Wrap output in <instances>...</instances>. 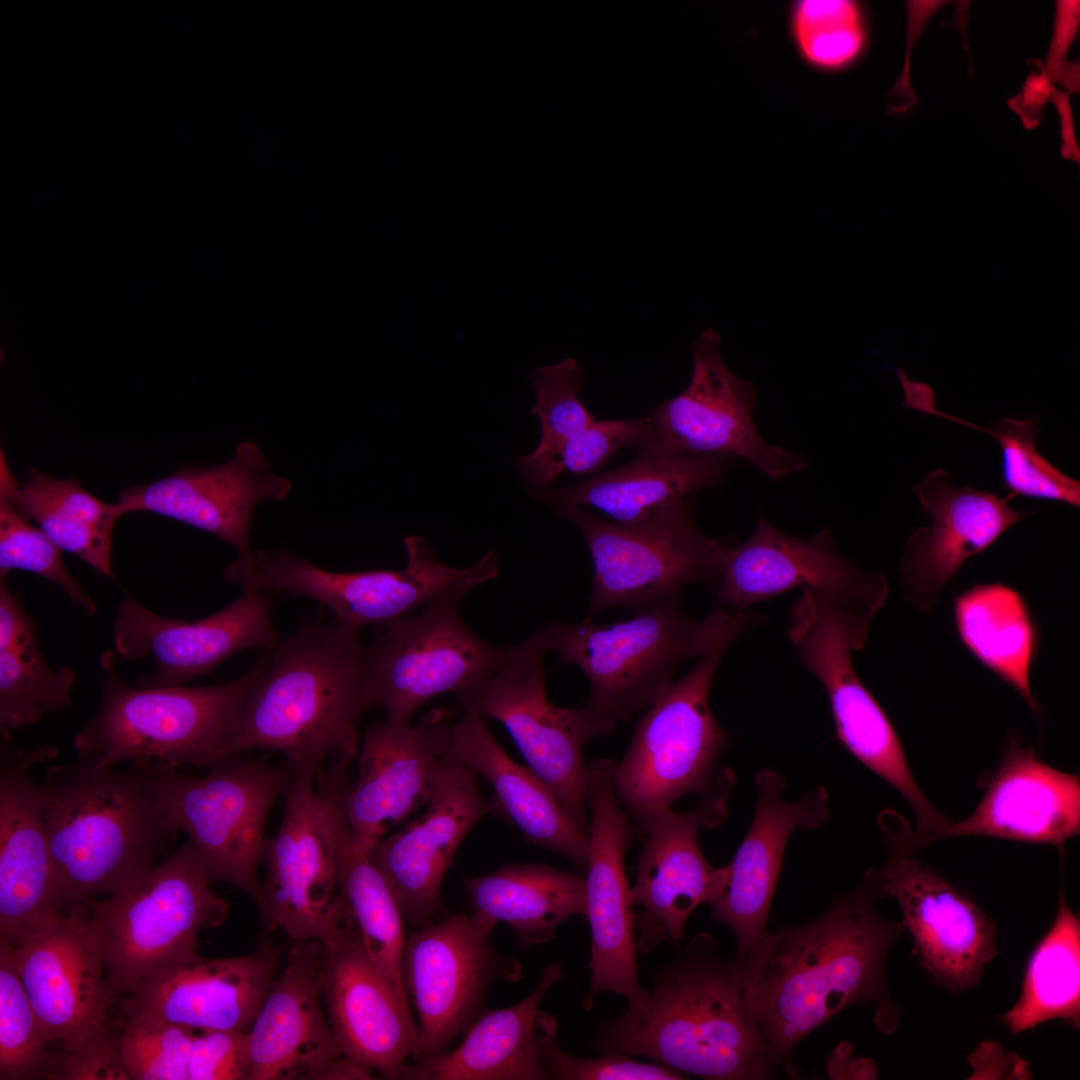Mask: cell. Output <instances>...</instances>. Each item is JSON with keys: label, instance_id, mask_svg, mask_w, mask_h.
I'll use <instances>...</instances> for the list:
<instances>
[{"label": "cell", "instance_id": "cell-1", "mask_svg": "<svg viewBox=\"0 0 1080 1080\" xmlns=\"http://www.w3.org/2000/svg\"><path fill=\"white\" fill-rule=\"evenodd\" d=\"M876 869L838 895L815 920L767 935L742 960L744 998L776 1068L811 1031L855 1004L876 1006L879 1031L893 1034L900 1008L888 992L884 966L906 932L876 908Z\"/></svg>", "mask_w": 1080, "mask_h": 1080}, {"label": "cell", "instance_id": "cell-2", "mask_svg": "<svg viewBox=\"0 0 1080 1080\" xmlns=\"http://www.w3.org/2000/svg\"><path fill=\"white\" fill-rule=\"evenodd\" d=\"M361 628L314 615L261 655L221 760L251 749L283 754L316 781L330 762L355 760L357 725L370 710Z\"/></svg>", "mask_w": 1080, "mask_h": 1080}, {"label": "cell", "instance_id": "cell-3", "mask_svg": "<svg viewBox=\"0 0 1080 1080\" xmlns=\"http://www.w3.org/2000/svg\"><path fill=\"white\" fill-rule=\"evenodd\" d=\"M642 1013L605 1023L589 1045L603 1053L643 1056L684 1075L760 1080L774 1074L744 998L742 960L720 956L707 933L695 935L655 974Z\"/></svg>", "mask_w": 1080, "mask_h": 1080}, {"label": "cell", "instance_id": "cell-4", "mask_svg": "<svg viewBox=\"0 0 1080 1080\" xmlns=\"http://www.w3.org/2000/svg\"><path fill=\"white\" fill-rule=\"evenodd\" d=\"M151 762L119 770L79 757L47 770L41 790L59 913L121 890L175 839L158 810Z\"/></svg>", "mask_w": 1080, "mask_h": 1080}, {"label": "cell", "instance_id": "cell-5", "mask_svg": "<svg viewBox=\"0 0 1080 1080\" xmlns=\"http://www.w3.org/2000/svg\"><path fill=\"white\" fill-rule=\"evenodd\" d=\"M761 620L752 610L724 607L695 618L686 613L680 596H674L614 623L585 618L544 626L558 663L573 664L586 676V706L615 728L653 702L683 662L725 640L736 642Z\"/></svg>", "mask_w": 1080, "mask_h": 1080}, {"label": "cell", "instance_id": "cell-6", "mask_svg": "<svg viewBox=\"0 0 1080 1080\" xmlns=\"http://www.w3.org/2000/svg\"><path fill=\"white\" fill-rule=\"evenodd\" d=\"M118 655L100 657V701L73 738L79 757L100 767L152 760L179 767L221 760L242 700L261 657L240 677L207 686L131 687L117 672Z\"/></svg>", "mask_w": 1080, "mask_h": 1080}, {"label": "cell", "instance_id": "cell-7", "mask_svg": "<svg viewBox=\"0 0 1080 1080\" xmlns=\"http://www.w3.org/2000/svg\"><path fill=\"white\" fill-rule=\"evenodd\" d=\"M351 762L331 761L317 781L293 773L283 793L281 823L264 842L265 875L258 908L266 929L281 930L289 941L314 940L327 947L355 924L338 871Z\"/></svg>", "mask_w": 1080, "mask_h": 1080}, {"label": "cell", "instance_id": "cell-8", "mask_svg": "<svg viewBox=\"0 0 1080 1080\" xmlns=\"http://www.w3.org/2000/svg\"><path fill=\"white\" fill-rule=\"evenodd\" d=\"M190 841L88 912L97 934L112 1002L157 971L191 961L199 933L220 926L230 903Z\"/></svg>", "mask_w": 1080, "mask_h": 1080}, {"label": "cell", "instance_id": "cell-9", "mask_svg": "<svg viewBox=\"0 0 1080 1080\" xmlns=\"http://www.w3.org/2000/svg\"><path fill=\"white\" fill-rule=\"evenodd\" d=\"M17 971L62 1053L56 1079H122L126 1066L108 1016L101 946L88 910L58 913L17 945Z\"/></svg>", "mask_w": 1080, "mask_h": 1080}, {"label": "cell", "instance_id": "cell-10", "mask_svg": "<svg viewBox=\"0 0 1080 1080\" xmlns=\"http://www.w3.org/2000/svg\"><path fill=\"white\" fill-rule=\"evenodd\" d=\"M735 643L720 642L648 706L629 747L615 764L613 783L626 810L645 830L681 797L730 791L733 777L718 759L726 734L709 707L716 670Z\"/></svg>", "mask_w": 1080, "mask_h": 1080}, {"label": "cell", "instance_id": "cell-11", "mask_svg": "<svg viewBox=\"0 0 1080 1080\" xmlns=\"http://www.w3.org/2000/svg\"><path fill=\"white\" fill-rule=\"evenodd\" d=\"M210 767L208 774L195 776L152 761L159 813L172 835L188 836L213 881L235 886L259 907L266 825L293 771L288 763L267 758H227Z\"/></svg>", "mask_w": 1080, "mask_h": 1080}, {"label": "cell", "instance_id": "cell-12", "mask_svg": "<svg viewBox=\"0 0 1080 1080\" xmlns=\"http://www.w3.org/2000/svg\"><path fill=\"white\" fill-rule=\"evenodd\" d=\"M692 506L693 496L629 526L580 506L556 508L578 529L591 557L587 618L614 607L638 613L698 581L712 589L731 544L702 533Z\"/></svg>", "mask_w": 1080, "mask_h": 1080}, {"label": "cell", "instance_id": "cell-13", "mask_svg": "<svg viewBox=\"0 0 1080 1080\" xmlns=\"http://www.w3.org/2000/svg\"><path fill=\"white\" fill-rule=\"evenodd\" d=\"M545 626L519 644L489 677L456 695L460 710L501 723L525 762L589 834L587 773L583 747L615 729L587 706L563 708L548 701L543 658Z\"/></svg>", "mask_w": 1080, "mask_h": 1080}, {"label": "cell", "instance_id": "cell-14", "mask_svg": "<svg viewBox=\"0 0 1080 1080\" xmlns=\"http://www.w3.org/2000/svg\"><path fill=\"white\" fill-rule=\"evenodd\" d=\"M867 633L848 613L808 590L790 610L789 640L827 692L838 739L903 796L915 814L917 834H930L949 820L920 789L890 720L853 667L851 651L865 645Z\"/></svg>", "mask_w": 1080, "mask_h": 1080}, {"label": "cell", "instance_id": "cell-15", "mask_svg": "<svg viewBox=\"0 0 1080 1080\" xmlns=\"http://www.w3.org/2000/svg\"><path fill=\"white\" fill-rule=\"evenodd\" d=\"M464 597L448 596L414 616L384 624L366 646L364 679L370 709L385 721L410 724L413 713L433 698L459 694L493 674L507 655L475 634L461 617Z\"/></svg>", "mask_w": 1080, "mask_h": 1080}, {"label": "cell", "instance_id": "cell-16", "mask_svg": "<svg viewBox=\"0 0 1080 1080\" xmlns=\"http://www.w3.org/2000/svg\"><path fill=\"white\" fill-rule=\"evenodd\" d=\"M496 924L473 911L445 914L406 937L402 978L418 1016L413 1064L449 1050L481 1013L493 982L521 979L520 962L492 944Z\"/></svg>", "mask_w": 1080, "mask_h": 1080}, {"label": "cell", "instance_id": "cell-17", "mask_svg": "<svg viewBox=\"0 0 1080 1080\" xmlns=\"http://www.w3.org/2000/svg\"><path fill=\"white\" fill-rule=\"evenodd\" d=\"M614 765L609 759L588 764L591 823L585 890L591 982L580 1005L590 1011L598 994L614 992L625 998L629 1012L639 1014L650 991L638 977L635 913L624 864L631 828L614 788Z\"/></svg>", "mask_w": 1080, "mask_h": 1080}, {"label": "cell", "instance_id": "cell-18", "mask_svg": "<svg viewBox=\"0 0 1080 1080\" xmlns=\"http://www.w3.org/2000/svg\"><path fill=\"white\" fill-rule=\"evenodd\" d=\"M798 586L847 612L868 630L888 595L885 577L864 572L844 557L829 529L798 538L764 517L746 542L729 547L711 590L720 607L745 610Z\"/></svg>", "mask_w": 1080, "mask_h": 1080}, {"label": "cell", "instance_id": "cell-19", "mask_svg": "<svg viewBox=\"0 0 1080 1080\" xmlns=\"http://www.w3.org/2000/svg\"><path fill=\"white\" fill-rule=\"evenodd\" d=\"M721 337L706 328L692 343L687 388L648 415L654 438L696 455L742 458L772 480L806 468L802 455L768 444L754 420L755 386L735 376L720 354Z\"/></svg>", "mask_w": 1080, "mask_h": 1080}, {"label": "cell", "instance_id": "cell-20", "mask_svg": "<svg viewBox=\"0 0 1080 1080\" xmlns=\"http://www.w3.org/2000/svg\"><path fill=\"white\" fill-rule=\"evenodd\" d=\"M729 793L704 797L690 811L669 809L645 829L648 838L630 889L639 954L661 943L678 948L692 912L702 904L712 905L724 893L729 865L712 866L698 836L702 828L717 826L726 817Z\"/></svg>", "mask_w": 1080, "mask_h": 1080}, {"label": "cell", "instance_id": "cell-21", "mask_svg": "<svg viewBox=\"0 0 1080 1080\" xmlns=\"http://www.w3.org/2000/svg\"><path fill=\"white\" fill-rule=\"evenodd\" d=\"M456 711L434 708L414 726L383 720L365 727L358 777L343 800L355 849L368 854L393 826L427 804L444 766Z\"/></svg>", "mask_w": 1080, "mask_h": 1080}, {"label": "cell", "instance_id": "cell-22", "mask_svg": "<svg viewBox=\"0 0 1080 1080\" xmlns=\"http://www.w3.org/2000/svg\"><path fill=\"white\" fill-rule=\"evenodd\" d=\"M889 857L876 869L882 897L894 898L923 969L940 986L963 992L977 986L997 954L996 925L969 896L923 865L915 853L888 841Z\"/></svg>", "mask_w": 1080, "mask_h": 1080}, {"label": "cell", "instance_id": "cell-23", "mask_svg": "<svg viewBox=\"0 0 1080 1080\" xmlns=\"http://www.w3.org/2000/svg\"><path fill=\"white\" fill-rule=\"evenodd\" d=\"M272 595L244 590L195 621L168 618L136 600H123L114 620V651L124 659L153 661L154 671L142 675L137 686H183L242 650H267L280 639L271 619Z\"/></svg>", "mask_w": 1080, "mask_h": 1080}, {"label": "cell", "instance_id": "cell-24", "mask_svg": "<svg viewBox=\"0 0 1080 1080\" xmlns=\"http://www.w3.org/2000/svg\"><path fill=\"white\" fill-rule=\"evenodd\" d=\"M477 777L466 766L444 762L424 813L384 836L368 853L409 925L420 928L437 919L442 883L459 846L482 817H499L492 796L481 794Z\"/></svg>", "mask_w": 1080, "mask_h": 1080}, {"label": "cell", "instance_id": "cell-25", "mask_svg": "<svg viewBox=\"0 0 1080 1080\" xmlns=\"http://www.w3.org/2000/svg\"><path fill=\"white\" fill-rule=\"evenodd\" d=\"M322 999L344 1057L386 1079H401L417 1049L404 997L367 953L356 923L325 947Z\"/></svg>", "mask_w": 1080, "mask_h": 1080}, {"label": "cell", "instance_id": "cell-26", "mask_svg": "<svg viewBox=\"0 0 1080 1080\" xmlns=\"http://www.w3.org/2000/svg\"><path fill=\"white\" fill-rule=\"evenodd\" d=\"M282 948L268 943L234 957L191 961L149 976L123 1000L126 1020L156 1021L196 1031L248 1032L270 990Z\"/></svg>", "mask_w": 1080, "mask_h": 1080}, {"label": "cell", "instance_id": "cell-27", "mask_svg": "<svg viewBox=\"0 0 1080 1080\" xmlns=\"http://www.w3.org/2000/svg\"><path fill=\"white\" fill-rule=\"evenodd\" d=\"M292 488L275 475L254 442H240L228 461L211 467L184 466L146 485L122 490L116 506L124 514L156 513L206 531L249 559V530L257 504L283 500Z\"/></svg>", "mask_w": 1080, "mask_h": 1080}, {"label": "cell", "instance_id": "cell-28", "mask_svg": "<svg viewBox=\"0 0 1080 1080\" xmlns=\"http://www.w3.org/2000/svg\"><path fill=\"white\" fill-rule=\"evenodd\" d=\"M1080 831V779L1037 759L1031 749L1011 739L975 810L939 830L904 833L911 851L953 837L986 836L1050 845L1064 852Z\"/></svg>", "mask_w": 1080, "mask_h": 1080}, {"label": "cell", "instance_id": "cell-29", "mask_svg": "<svg viewBox=\"0 0 1080 1080\" xmlns=\"http://www.w3.org/2000/svg\"><path fill=\"white\" fill-rule=\"evenodd\" d=\"M941 468L913 487L931 524L913 531L899 561L905 600L930 612L963 563L990 547L1005 531L1030 515L1009 505V495L955 488Z\"/></svg>", "mask_w": 1080, "mask_h": 1080}, {"label": "cell", "instance_id": "cell-30", "mask_svg": "<svg viewBox=\"0 0 1080 1080\" xmlns=\"http://www.w3.org/2000/svg\"><path fill=\"white\" fill-rule=\"evenodd\" d=\"M324 957L321 942L290 941L285 967L248 1031V1080H321L342 1056L322 999Z\"/></svg>", "mask_w": 1080, "mask_h": 1080}, {"label": "cell", "instance_id": "cell-31", "mask_svg": "<svg viewBox=\"0 0 1080 1080\" xmlns=\"http://www.w3.org/2000/svg\"><path fill=\"white\" fill-rule=\"evenodd\" d=\"M785 779L763 769L755 776V814L749 830L729 865L726 889L712 906V917L728 926L737 940V955L759 943L768 933L766 922L779 879L784 850L796 828L823 826L829 818L823 787L798 801L782 798Z\"/></svg>", "mask_w": 1080, "mask_h": 1080}, {"label": "cell", "instance_id": "cell-32", "mask_svg": "<svg viewBox=\"0 0 1080 1080\" xmlns=\"http://www.w3.org/2000/svg\"><path fill=\"white\" fill-rule=\"evenodd\" d=\"M52 746L17 753L0 772V939L17 945L58 914L41 786L31 769Z\"/></svg>", "mask_w": 1080, "mask_h": 1080}, {"label": "cell", "instance_id": "cell-33", "mask_svg": "<svg viewBox=\"0 0 1080 1080\" xmlns=\"http://www.w3.org/2000/svg\"><path fill=\"white\" fill-rule=\"evenodd\" d=\"M445 763L466 766L488 782L499 817L517 826L534 845L556 852L586 871L589 834L551 789L528 767L516 763L491 733L486 719L462 711L453 723Z\"/></svg>", "mask_w": 1080, "mask_h": 1080}, {"label": "cell", "instance_id": "cell-34", "mask_svg": "<svg viewBox=\"0 0 1080 1080\" xmlns=\"http://www.w3.org/2000/svg\"><path fill=\"white\" fill-rule=\"evenodd\" d=\"M736 460L727 455L685 453L653 438L639 448L632 461L548 490L542 497L556 507H590L621 525H636L692 497L699 489L720 487Z\"/></svg>", "mask_w": 1080, "mask_h": 1080}, {"label": "cell", "instance_id": "cell-35", "mask_svg": "<svg viewBox=\"0 0 1080 1080\" xmlns=\"http://www.w3.org/2000/svg\"><path fill=\"white\" fill-rule=\"evenodd\" d=\"M562 978L559 962L545 966L535 989L502 1009H484L461 1043L423 1064L407 1063V1080H547L538 1053L540 1004Z\"/></svg>", "mask_w": 1080, "mask_h": 1080}, {"label": "cell", "instance_id": "cell-36", "mask_svg": "<svg viewBox=\"0 0 1080 1080\" xmlns=\"http://www.w3.org/2000/svg\"><path fill=\"white\" fill-rule=\"evenodd\" d=\"M463 885L472 911L508 925L522 949L551 940L573 916L586 920L585 878L546 864H504Z\"/></svg>", "mask_w": 1080, "mask_h": 1080}, {"label": "cell", "instance_id": "cell-37", "mask_svg": "<svg viewBox=\"0 0 1080 1080\" xmlns=\"http://www.w3.org/2000/svg\"><path fill=\"white\" fill-rule=\"evenodd\" d=\"M0 489L26 520L38 527L62 550L77 555L98 574L115 579L111 568L112 537L122 516L116 503L95 497L78 478L58 479L29 469L18 483L6 458L0 455Z\"/></svg>", "mask_w": 1080, "mask_h": 1080}, {"label": "cell", "instance_id": "cell-38", "mask_svg": "<svg viewBox=\"0 0 1080 1080\" xmlns=\"http://www.w3.org/2000/svg\"><path fill=\"white\" fill-rule=\"evenodd\" d=\"M953 614L969 653L1012 687L1040 718L1042 707L1030 686L1039 634L1022 595L1000 583L974 585L955 598Z\"/></svg>", "mask_w": 1080, "mask_h": 1080}, {"label": "cell", "instance_id": "cell-39", "mask_svg": "<svg viewBox=\"0 0 1080 1080\" xmlns=\"http://www.w3.org/2000/svg\"><path fill=\"white\" fill-rule=\"evenodd\" d=\"M1055 1019L1080 1027V921L1063 890L1052 925L1029 957L1019 998L1001 1017L1012 1036Z\"/></svg>", "mask_w": 1080, "mask_h": 1080}, {"label": "cell", "instance_id": "cell-40", "mask_svg": "<svg viewBox=\"0 0 1080 1080\" xmlns=\"http://www.w3.org/2000/svg\"><path fill=\"white\" fill-rule=\"evenodd\" d=\"M338 871L342 896L367 953L394 987L408 998L402 978L406 936L401 909L368 854L353 847L346 820L338 839Z\"/></svg>", "mask_w": 1080, "mask_h": 1080}, {"label": "cell", "instance_id": "cell-41", "mask_svg": "<svg viewBox=\"0 0 1080 1080\" xmlns=\"http://www.w3.org/2000/svg\"><path fill=\"white\" fill-rule=\"evenodd\" d=\"M785 22L799 61L823 76L854 68L871 43L868 12L857 0H791Z\"/></svg>", "mask_w": 1080, "mask_h": 1080}, {"label": "cell", "instance_id": "cell-42", "mask_svg": "<svg viewBox=\"0 0 1080 1080\" xmlns=\"http://www.w3.org/2000/svg\"><path fill=\"white\" fill-rule=\"evenodd\" d=\"M19 977L13 946L0 939V1079H55L59 1056Z\"/></svg>", "mask_w": 1080, "mask_h": 1080}, {"label": "cell", "instance_id": "cell-43", "mask_svg": "<svg viewBox=\"0 0 1080 1080\" xmlns=\"http://www.w3.org/2000/svg\"><path fill=\"white\" fill-rule=\"evenodd\" d=\"M75 672L64 666L51 668L38 644L0 651V728L2 739L10 731L38 723L48 714L67 709Z\"/></svg>", "mask_w": 1080, "mask_h": 1080}, {"label": "cell", "instance_id": "cell-44", "mask_svg": "<svg viewBox=\"0 0 1080 1080\" xmlns=\"http://www.w3.org/2000/svg\"><path fill=\"white\" fill-rule=\"evenodd\" d=\"M928 413L976 428L993 437L1001 450L1003 487L1012 499L1023 496L1080 506V482L1064 474L1036 450L1039 425L1035 416L1024 420L1001 418L990 428L984 429L952 417L936 407H931Z\"/></svg>", "mask_w": 1080, "mask_h": 1080}, {"label": "cell", "instance_id": "cell-45", "mask_svg": "<svg viewBox=\"0 0 1080 1080\" xmlns=\"http://www.w3.org/2000/svg\"><path fill=\"white\" fill-rule=\"evenodd\" d=\"M653 438V428L648 416L595 420L547 458L528 462L521 456H513V465L525 487L536 495H543L562 473H594L621 449H639Z\"/></svg>", "mask_w": 1080, "mask_h": 1080}, {"label": "cell", "instance_id": "cell-46", "mask_svg": "<svg viewBox=\"0 0 1080 1080\" xmlns=\"http://www.w3.org/2000/svg\"><path fill=\"white\" fill-rule=\"evenodd\" d=\"M529 381L535 392L531 413L539 420L540 438L536 447L522 458L538 462L596 419L578 396L584 369L576 359L568 357L553 365L536 367L529 374Z\"/></svg>", "mask_w": 1080, "mask_h": 1080}, {"label": "cell", "instance_id": "cell-47", "mask_svg": "<svg viewBox=\"0 0 1080 1080\" xmlns=\"http://www.w3.org/2000/svg\"><path fill=\"white\" fill-rule=\"evenodd\" d=\"M12 570H25L57 585L69 601L87 615L96 613L88 591L66 569L62 550L13 507L0 489V578Z\"/></svg>", "mask_w": 1080, "mask_h": 1080}, {"label": "cell", "instance_id": "cell-48", "mask_svg": "<svg viewBox=\"0 0 1080 1080\" xmlns=\"http://www.w3.org/2000/svg\"><path fill=\"white\" fill-rule=\"evenodd\" d=\"M557 1023L540 1012L538 1053L549 1079L558 1080H679L685 1075L658 1063H643L630 1055L603 1053L597 1058H580L557 1044Z\"/></svg>", "mask_w": 1080, "mask_h": 1080}, {"label": "cell", "instance_id": "cell-49", "mask_svg": "<svg viewBox=\"0 0 1080 1080\" xmlns=\"http://www.w3.org/2000/svg\"><path fill=\"white\" fill-rule=\"evenodd\" d=\"M248 1032L196 1031L187 1065V1080H248Z\"/></svg>", "mask_w": 1080, "mask_h": 1080}, {"label": "cell", "instance_id": "cell-50", "mask_svg": "<svg viewBox=\"0 0 1080 1080\" xmlns=\"http://www.w3.org/2000/svg\"><path fill=\"white\" fill-rule=\"evenodd\" d=\"M1080 22V2L1061 0L1056 2L1053 36L1042 68L1053 84L1059 83L1068 93L1079 91V63L1066 59L1069 48L1076 39Z\"/></svg>", "mask_w": 1080, "mask_h": 1080}, {"label": "cell", "instance_id": "cell-51", "mask_svg": "<svg viewBox=\"0 0 1080 1080\" xmlns=\"http://www.w3.org/2000/svg\"><path fill=\"white\" fill-rule=\"evenodd\" d=\"M947 1H907L906 57L902 73L886 97L889 115L904 114L917 105V97L909 79L910 56L914 44L923 33L933 14Z\"/></svg>", "mask_w": 1080, "mask_h": 1080}, {"label": "cell", "instance_id": "cell-52", "mask_svg": "<svg viewBox=\"0 0 1080 1080\" xmlns=\"http://www.w3.org/2000/svg\"><path fill=\"white\" fill-rule=\"evenodd\" d=\"M35 621L25 612L17 594L0 578V651L37 645Z\"/></svg>", "mask_w": 1080, "mask_h": 1080}, {"label": "cell", "instance_id": "cell-53", "mask_svg": "<svg viewBox=\"0 0 1080 1080\" xmlns=\"http://www.w3.org/2000/svg\"><path fill=\"white\" fill-rule=\"evenodd\" d=\"M1041 70L1040 74L1031 73L1026 79L1022 90L1008 101L1009 106L1022 120L1025 128H1032L1042 119L1044 105L1050 101L1053 84L1045 75L1042 62L1035 61Z\"/></svg>", "mask_w": 1080, "mask_h": 1080}, {"label": "cell", "instance_id": "cell-54", "mask_svg": "<svg viewBox=\"0 0 1080 1080\" xmlns=\"http://www.w3.org/2000/svg\"><path fill=\"white\" fill-rule=\"evenodd\" d=\"M1057 108L1061 122L1062 148L1061 154L1065 159H1072L1079 163V148L1075 139L1072 112L1069 104V93L1057 90L1052 91L1050 101Z\"/></svg>", "mask_w": 1080, "mask_h": 1080}]
</instances>
